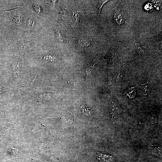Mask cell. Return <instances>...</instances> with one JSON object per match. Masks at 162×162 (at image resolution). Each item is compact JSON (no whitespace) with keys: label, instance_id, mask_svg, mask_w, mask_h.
Here are the masks:
<instances>
[{"label":"cell","instance_id":"1","mask_svg":"<svg viewBox=\"0 0 162 162\" xmlns=\"http://www.w3.org/2000/svg\"><path fill=\"white\" fill-rule=\"evenodd\" d=\"M80 14V12L78 9L74 8L72 10L71 12L72 17L74 20L76 22H79Z\"/></svg>","mask_w":162,"mask_h":162},{"label":"cell","instance_id":"2","mask_svg":"<svg viewBox=\"0 0 162 162\" xmlns=\"http://www.w3.org/2000/svg\"><path fill=\"white\" fill-rule=\"evenodd\" d=\"M78 42L81 46H88L90 44L89 40L86 37L80 38L78 40Z\"/></svg>","mask_w":162,"mask_h":162},{"label":"cell","instance_id":"3","mask_svg":"<svg viewBox=\"0 0 162 162\" xmlns=\"http://www.w3.org/2000/svg\"><path fill=\"white\" fill-rule=\"evenodd\" d=\"M57 38L60 42H67L66 38L64 34L62 33L59 30H56V31Z\"/></svg>","mask_w":162,"mask_h":162},{"label":"cell","instance_id":"4","mask_svg":"<svg viewBox=\"0 0 162 162\" xmlns=\"http://www.w3.org/2000/svg\"><path fill=\"white\" fill-rule=\"evenodd\" d=\"M114 17L115 20L118 24H121L123 22V18L122 14L118 11L116 12L114 14Z\"/></svg>","mask_w":162,"mask_h":162},{"label":"cell","instance_id":"5","mask_svg":"<svg viewBox=\"0 0 162 162\" xmlns=\"http://www.w3.org/2000/svg\"><path fill=\"white\" fill-rule=\"evenodd\" d=\"M142 91L144 95H147L150 92V89L147 83H144L141 84Z\"/></svg>","mask_w":162,"mask_h":162},{"label":"cell","instance_id":"6","mask_svg":"<svg viewBox=\"0 0 162 162\" xmlns=\"http://www.w3.org/2000/svg\"><path fill=\"white\" fill-rule=\"evenodd\" d=\"M126 93L130 98H134L136 94L135 89L134 87H131L127 90Z\"/></svg>","mask_w":162,"mask_h":162},{"label":"cell","instance_id":"7","mask_svg":"<svg viewBox=\"0 0 162 162\" xmlns=\"http://www.w3.org/2000/svg\"><path fill=\"white\" fill-rule=\"evenodd\" d=\"M108 0L99 1L98 4L97 8L96 11V14L99 16L101 10L104 4L107 2Z\"/></svg>","mask_w":162,"mask_h":162},{"label":"cell","instance_id":"8","mask_svg":"<svg viewBox=\"0 0 162 162\" xmlns=\"http://www.w3.org/2000/svg\"><path fill=\"white\" fill-rule=\"evenodd\" d=\"M140 43L137 42L136 44L135 47H136L138 51L140 52V53H141L142 55H145V53H146L144 49L142 48L143 46H141Z\"/></svg>","mask_w":162,"mask_h":162},{"label":"cell","instance_id":"9","mask_svg":"<svg viewBox=\"0 0 162 162\" xmlns=\"http://www.w3.org/2000/svg\"><path fill=\"white\" fill-rule=\"evenodd\" d=\"M35 24V20L32 18H29L27 21V25L30 27H33Z\"/></svg>","mask_w":162,"mask_h":162},{"label":"cell","instance_id":"10","mask_svg":"<svg viewBox=\"0 0 162 162\" xmlns=\"http://www.w3.org/2000/svg\"><path fill=\"white\" fill-rule=\"evenodd\" d=\"M13 21L18 25L20 24L21 21V17L20 16H17L13 19Z\"/></svg>","mask_w":162,"mask_h":162},{"label":"cell","instance_id":"11","mask_svg":"<svg viewBox=\"0 0 162 162\" xmlns=\"http://www.w3.org/2000/svg\"><path fill=\"white\" fill-rule=\"evenodd\" d=\"M44 58L45 60L51 61H55L56 59L54 56L51 55L45 56Z\"/></svg>","mask_w":162,"mask_h":162},{"label":"cell","instance_id":"12","mask_svg":"<svg viewBox=\"0 0 162 162\" xmlns=\"http://www.w3.org/2000/svg\"><path fill=\"white\" fill-rule=\"evenodd\" d=\"M94 64L93 65L91 64L89 66L88 65L86 69V76H87L88 75L89 73H90V71H91L92 68H93Z\"/></svg>","mask_w":162,"mask_h":162},{"label":"cell","instance_id":"13","mask_svg":"<svg viewBox=\"0 0 162 162\" xmlns=\"http://www.w3.org/2000/svg\"><path fill=\"white\" fill-rule=\"evenodd\" d=\"M34 8L38 14H40L42 12L41 7L38 5H36L34 6Z\"/></svg>","mask_w":162,"mask_h":162},{"label":"cell","instance_id":"14","mask_svg":"<svg viewBox=\"0 0 162 162\" xmlns=\"http://www.w3.org/2000/svg\"><path fill=\"white\" fill-rule=\"evenodd\" d=\"M123 77L122 75H120L118 76V78H117L118 81L119 82H120L123 80Z\"/></svg>","mask_w":162,"mask_h":162}]
</instances>
